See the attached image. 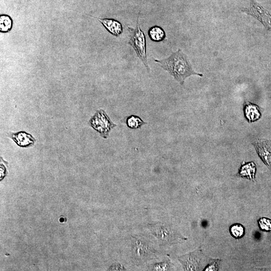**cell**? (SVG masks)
Returning <instances> with one entry per match:
<instances>
[{
    "label": "cell",
    "instance_id": "10",
    "mask_svg": "<svg viewBox=\"0 0 271 271\" xmlns=\"http://www.w3.org/2000/svg\"><path fill=\"white\" fill-rule=\"evenodd\" d=\"M256 172L257 166L254 162H244L240 167L238 176L256 182Z\"/></svg>",
    "mask_w": 271,
    "mask_h": 271
},
{
    "label": "cell",
    "instance_id": "13",
    "mask_svg": "<svg viewBox=\"0 0 271 271\" xmlns=\"http://www.w3.org/2000/svg\"><path fill=\"white\" fill-rule=\"evenodd\" d=\"M148 35L150 39L154 43H161L166 38L164 30L157 25L151 27L148 30Z\"/></svg>",
    "mask_w": 271,
    "mask_h": 271
},
{
    "label": "cell",
    "instance_id": "19",
    "mask_svg": "<svg viewBox=\"0 0 271 271\" xmlns=\"http://www.w3.org/2000/svg\"><path fill=\"white\" fill-rule=\"evenodd\" d=\"M110 271H123V270H126V269H125L123 266L120 264H115L114 265H113L111 266V267L109 268Z\"/></svg>",
    "mask_w": 271,
    "mask_h": 271
},
{
    "label": "cell",
    "instance_id": "12",
    "mask_svg": "<svg viewBox=\"0 0 271 271\" xmlns=\"http://www.w3.org/2000/svg\"><path fill=\"white\" fill-rule=\"evenodd\" d=\"M135 249L136 257L141 260L148 259L152 252L151 248L140 240L136 241Z\"/></svg>",
    "mask_w": 271,
    "mask_h": 271
},
{
    "label": "cell",
    "instance_id": "8",
    "mask_svg": "<svg viewBox=\"0 0 271 271\" xmlns=\"http://www.w3.org/2000/svg\"><path fill=\"white\" fill-rule=\"evenodd\" d=\"M10 137L16 143L18 147L23 148H28L33 147L36 139L32 135L25 131L11 133Z\"/></svg>",
    "mask_w": 271,
    "mask_h": 271
},
{
    "label": "cell",
    "instance_id": "6",
    "mask_svg": "<svg viewBox=\"0 0 271 271\" xmlns=\"http://www.w3.org/2000/svg\"><path fill=\"white\" fill-rule=\"evenodd\" d=\"M253 145L260 159L271 171V140L258 139Z\"/></svg>",
    "mask_w": 271,
    "mask_h": 271
},
{
    "label": "cell",
    "instance_id": "20",
    "mask_svg": "<svg viewBox=\"0 0 271 271\" xmlns=\"http://www.w3.org/2000/svg\"><path fill=\"white\" fill-rule=\"evenodd\" d=\"M217 264V263H215V262H213V263H212V264H210V265H208L206 268H205V270H204L205 271H216V270H218V265H216Z\"/></svg>",
    "mask_w": 271,
    "mask_h": 271
},
{
    "label": "cell",
    "instance_id": "3",
    "mask_svg": "<svg viewBox=\"0 0 271 271\" xmlns=\"http://www.w3.org/2000/svg\"><path fill=\"white\" fill-rule=\"evenodd\" d=\"M139 13L137 25L135 28L128 27L129 41V45L135 51L138 57L142 61L143 64L149 73L150 69L148 65L147 56V41L144 32L141 29L139 23Z\"/></svg>",
    "mask_w": 271,
    "mask_h": 271
},
{
    "label": "cell",
    "instance_id": "1",
    "mask_svg": "<svg viewBox=\"0 0 271 271\" xmlns=\"http://www.w3.org/2000/svg\"><path fill=\"white\" fill-rule=\"evenodd\" d=\"M161 67L168 72L181 86L184 85L186 78L196 75L201 77L203 74L195 72L187 56L180 49L173 53L168 58L154 60Z\"/></svg>",
    "mask_w": 271,
    "mask_h": 271
},
{
    "label": "cell",
    "instance_id": "17",
    "mask_svg": "<svg viewBox=\"0 0 271 271\" xmlns=\"http://www.w3.org/2000/svg\"><path fill=\"white\" fill-rule=\"evenodd\" d=\"M148 270L150 271H170L172 269V263L169 260L156 263L150 265Z\"/></svg>",
    "mask_w": 271,
    "mask_h": 271
},
{
    "label": "cell",
    "instance_id": "18",
    "mask_svg": "<svg viewBox=\"0 0 271 271\" xmlns=\"http://www.w3.org/2000/svg\"><path fill=\"white\" fill-rule=\"evenodd\" d=\"M260 230L265 232H271V220L266 218H261L258 221Z\"/></svg>",
    "mask_w": 271,
    "mask_h": 271
},
{
    "label": "cell",
    "instance_id": "4",
    "mask_svg": "<svg viewBox=\"0 0 271 271\" xmlns=\"http://www.w3.org/2000/svg\"><path fill=\"white\" fill-rule=\"evenodd\" d=\"M90 126L103 138L107 139L111 130L117 126L108 117L105 111L99 110L89 121Z\"/></svg>",
    "mask_w": 271,
    "mask_h": 271
},
{
    "label": "cell",
    "instance_id": "16",
    "mask_svg": "<svg viewBox=\"0 0 271 271\" xmlns=\"http://www.w3.org/2000/svg\"><path fill=\"white\" fill-rule=\"evenodd\" d=\"M13 22L11 18L8 15H1L0 16V31L6 33L12 28Z\"/></svg>",
    "mask_w": 271,
    "mask_h": 271
},
{
    "label": "cell",
    "instance_id": "11",
    "mask_svg": "<svg viewBox=\"0 0 271 271\" xmlns=\"http://www.w3.org/2000/svg\"><path fill=\"white\" fill-rule=\"evenodd\" d=\"M244 109L246 118L249 123L258 120L261 117L259 108L250 102H246Z\"/></svg>",
    "mask_w": 271,
    "mask_h": 271
},
{
    "label": "cell",
    "instance_id": "14",
    "mask_svg": "<svg viewBox=\"0 0 271 271\" xmlns=\"http://www.w3.org/2000/svg\"><path fill=\"white\" fill-rule=\"evenodd\" d=\"M231 236L236 240L243 238L246 234L245 227L241 223H234L229 228Z\"/></svg>",
    "mask_w": 271,
    "mask_h": 271
},
{
    "label": "cell",
    "instance_id": "9",
    "mask_svg": "<svg viewBox=\"0 0 271 271\" xmlns=\"http://www.w3.org/2000/svg\"><path fill=\"white\" fill-rule=\"evenodd\" d=\"M99 22L113 35L119 37L123 32L122 25L114 19H99Z\"/></svg>",
    "mask_w": 271,
    "mask_h": 271
},
{
    "label": "cell",
    "instance_id": "2",
    "mask_svg": "<svg viewBox=\"0 0 271 271\" xmlns=\"http://www.w3.org/2000/svg\"><path fill=\"white\" fill-rule=\"evenodd\" d=\"M148 226L161 246L176 244L187 240L168 223L158 222L149 224Z\"/></svg>",
    "mask_w": 271,
    "mask_h": 271
},
{
    "label": "cell",
    "instance_id": "7",
    "mask_svg": "<svg viewBox=\"0 0 271 271\" xmlns=\"http://www.w3.org/2000/svg\"><path fill=\"white\" fill-rule=\"evenodd\" d=\"M178 260L185 271H198L200 268L201 253L199 251L179 257Z\"/></svg>",
    "mask_w": 271,
    "mask_h": 271
},
{
    "label": "cell",
    "instance_id": "15",
    "mask_svg": "<svg viewBox=\"0 0 271 271\" xmlns=\"http://www.w3.org/2000/svg\"><path fill=\"white\" fill-rule=\"evenodd\" d=\"M126 124L128 128L131 129L136 130L140 129L143 125L147 124L142 119L135 115H131L128 117L126 120Z\"/></svg>",
    "mask_w": 271,
    "mask_h": 271
},
{
    "label": "cell",
    "instance_id": "5",
    "mask_svg": "<svg viewBox=\"0 0 271 271\" xmlns=\"http://www.w3.org/2000/svg\"><path fill=\"white\" fill-rule=\"evenodd\" d=\"M241 11L258 20L267 30H271V13L264 9L255 0H250L249 7L242 9Z\"/></svg>",
    "mask_w": 271,
    "mask_h": 271
}]
</instances>
